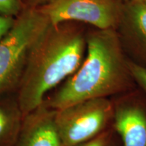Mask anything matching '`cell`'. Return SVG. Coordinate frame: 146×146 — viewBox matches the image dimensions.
Returning <instances> with one entry per match:
<instances>
[{
    "mask_svg": "<svg viewBox=\"0 0 146 146\" xmlns=\"http://www.w3.org/2000/svg\"><path fill=\"white\" fill-rule=\"evenodd\" d=\"M50 23L38 8H25L0 40V96L18 88L29 52Z\"/></svg>",
    "mask_w": 146,
    "mask_h": 146,
    "instance_id": "cell-3",
    "label": "cell"
},
{
    "mask_svg": "<svg viewBox=\"0 0 146 146\" xmlns=\"http://www.w3.org/2000/svg\"><path fill=\"white\" fill-rule=\"evenodd\" d=\"M141 2L143 3V4L146 6V0H141Z\"/></svg>",
    "mask_w": 146,
    "mask_h": 146,
    "instance_id": "cell-15",
    "label": "cell"
},
{
    "mask_svg": "<svg viewBox=\"0 0 146 146\" xmlns=\"http://www.w3.org/2000/svg\"><path fill=\"white\" fill-rule=\"evenodd\" d=\"M23 118L17 100H0V146H14Z\"/></svg>",
    "mask_w": 146,
    "mask_h": 146,
    "instance_id": "cell-8",
    "label": "cell"
},
{
    "mask_svg": "<svg viewBox=\"0 0 146 146\" xmlns=\"http://www.w3.org/2000/svg\"><path fill=\"white\" fill-rule=\"evenodd\" d=\"M114 129L123 146H146V113L135 104H122L114 108Z\"/></svg>",
    "mask_w": 146,
    "mask_h": 146,
    "instance_id": "cell-7",
    "label": "cell"
},
{
    "mask_svg": "<svg viewBox=\"0 0 146 146\" xmlns=\"http://www.w3.org/2000/svg\"><path fill=\"white\" fill-rule=\"evenodd\" d=\"M38 9L53 25L77 21L100 30L114 29L124 12L120 0H50Z\"/></svg>",
    "mask_w": 146,
    "mask_h": 146,
    "instance_id": "cell-5",
    "label": "cell"
},
{
    "mask_svg": "<svg viewBox=\"0 0 146 146\" xmlns=\"http://www.w3.org/2000/svg\"><path fill=\"white\" fill-rule=\"evenodd\" d=\"M87 56L74 74L49 100L47 106L59 110L87 100L107 98L125 90L129 83L128 62L114 29L100 30L86 37Z\"/></svg>",
    "mask_w": 146,
    "mask_h": 146,
    "instance_id": "cell-2",
    "label": "cell"
},
{
    "mask_svg": "<svg viewBox=\"0 0 146 146\" xmlns=\"http://www.w3.org/2000/svg\"><path fill=\"white\" fill-rule=\"evenodd\" d=\"M77 146H114V142L110 132L106 130L93 139Z\"/></svg>",
    "mask_w": 146,
    "mask_h": 146,
    "instance_id": "cell-12",
    "label": "cell"
},
{
    "mask_svg": "<svg viewBox=\"0 0 146 146\" xmlns=\"http://www.w3.org/2000/svg\"><path fill=\"white\" fill-rule=\"evenodd\" d=\"M25 8L23 0H0V16L16 18Z\"/></svg>",
    "mask_w": 146,
    "mask_h": 146,
    "instance_id": "cell-10",
    "label": "cell"
},
{
    "mask_svg": "<svg viewBox=\"0 0 146 146\" xmlns=\"http://www.w3.org/2000/svg\"><path fill=\"white\" fill-rule=\"evenodd\" d=\"M70 23H50L29 52L16 98L24 116L41 106L47 93L83 62L86 37Z\"/></svg>",
    "mask_w": 146,
    "mask_h": 146,
    "instance_id": "cell-1",
    "label": "cell"
},
{
    "mask_svg": "<svg viewBox=\"0 0 146 146\" xmlns=\"http://www.w3.org/2000/svg\"><path fill=\"white\" fill-rule=\"evenodd\" d=\"M108 98H95L55 110V123L62 146H77L106 131L114 116Z\"/></svg>",
    "mask_w": 146,
    "mask_h": 146,
    "instance_id": "cell-4",
    "label": "cell"
},
{
    "mask_svg": "<svg viewBox=\"0 0 146 146\" xmlns=\"http://www.w3.org/2000/svg\"><path fill=\"white\" fill-rule=\"evenodd\" d=\"M50 0H23L25 8H39L46 4Z\"/></svg>",
    "mask_w": 146,
    "mask_h": 146,
    "instance_id": "cell-14",
    "label": "cell"
},
{
    "mask_svg": "<svg viewBox=\"0 0 146 146\" xmlns=\"http://www.w3.org/2000/svg\"><path fill=\"white\" fill-rule=\"evenodd\" d=\"M15 18L0 16V40L12 28L15 21Z\"/></svg>",
    "mask_w": 146,
    "mask_h": 146,
    "instance_id": "cell-13",
    "label": "cell"
},
{
    "mask_svg": "<svg viewBox=\"0 0 146 146\" xmlns=\"http://www.w3.org/2000/svg\"><path fill=\"white\" fill-rule=\"evenodd\" d=\"M131 1H133V0H131Z\"/></svg>",
    "mask_w": 146,
    "mask_h": 146,
    "instance_id": "cell-16",
    "label": "cell"
},
{
    "mask_svg": "<svg viewBox=\"0 0 146 146\" xmlns=\"http://www.w3.org/2000/svg\"><path fill=\"white\" fill-rule=\"evenodd\" d=\"M128 67L131 77L134 78L146 92V67L130 62H128Z\"/></svg>",
    "mask_w": 146,
    "mask_h": 146,
    "instance_id": "cell-11",
    "label": "cell"
},
{
    "mask_svg": "<svg viewBox=\"0 0 146 146\" xmlns=\"http://www.w3.org/2000/svg\"><path fill=\"white\" fill-rule=\"evenodd\" d=\"M125 15L131 31L146 47V6L141 0H133L126 8Z\"/></svg>",
    "mask_w": 146,
    "mask_h": 146,
    "instance_id": "cell-9",
    "label": "cell"
},
{
    "mask_svg": "<svg viewBox=\"0 0 146 146\" xmlns=\"http://www.w3.org/2000/svg\"><path fill=\"white\" fill-rule=\"evenodd\" d=\"M54 117L45 102L25 115L14 146H62Z\"/></svg>",
    "mask_w": 146,
    "mask_h": 146,
    "instance_id": "cell-6",
    "label": "cell"
}]
</instances>
